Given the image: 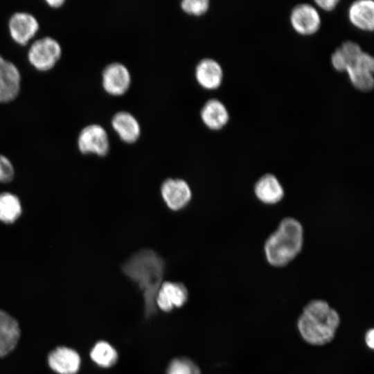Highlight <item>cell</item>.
Here are the masks:
<instances>
[{"mask_svg": "<svg viewBox=\"0 0 374 374\" xmlns=\"http://www.w3.org/2000/svg\"><path fill=\"white\" fill-rule=\"evenodd\" d=\"M165 263L151 249H142L132 255L123 266L125 274L138 284L143 291L148 315L156 309L155 300L161 285Z\"/></svg>", "mask_w": 374, "mask_h": 374, "instance_id": "6da1fadb", "label": "cell"}, {"mask_svg": "<svg viewBox=\"0 0 374 374\" xmlns=\"http://www.w3.org/2000/svg\"><path fill=\"white\" fill-rule=\"evenodd\" d=\"M339 322L337 312L326 301L317 299L305 306L297 326L300 335L307 343L321 346L334 338Z\"/></svg>", "mask_w": 374, "mask_h": 374, "instance_id": "7a4b0ae2", "label": "cell"}, {"mask_svg": "<svg viewBox=\"0 0 374 374\" xmlns=\"http://www.w3.org/2000/svg\"><path fill=\"white\" fill-rule=\"evenodd\" d=\"M303 242V231L301 223L292 217L284 218L265 243L267 262L274 267L285 266L300 253Z\"/></svg>", "mask_w": 374, "mask_h": 374, "instance_id": "3957f363", "label": "cell"}, {"mask_svg": "<svg viewBox=\"0 0 374 374\" xmlns=\"http://www.w3.org/2000/svg\"><path fill=\"white\" fill-rule=\"evenodd\" d=\"M62 55V47L55 38L45 36L34 41L28 51L29 62L37 70L45 71L52 69Z\"/></svg>", "mask_w": 374, "mask_h": 374, "instance_id": "277c9868", "label": "cell"}, {"mask_svg": "<svg viewBox=\"0 0 374 374\" xmlns=\"http://www.w3.org/2000/svg\"><path fill=\"white\" fill-rule=\"evenodd\" d=\"M78 147L82 154H93L100 157L107 154L109 141L105 128L98 124L84 127L78 136Z\"/></svg>", "mask_w": 374, "mask_h": 374, "instance_id": "5b68a950", "label": "cell"}, {"mask_svg": "<svg viewBox=\"0 0 374 374\" xmlns=\"http://www.w3.org/2000/svg\"><path fill=\"white\" fill-rule=\"evenodd\" d=\"M290 21L294 30L303 36L315 34L321 26V18L317 8L308 3L297 4L292 9Z\"/></svg>", "mask_w": 374, "mask_h": 374, "instance_id": "8992f818", "label": "cell"}, {"mask_svg": "<svg viewBox=\"0 0 374 374\" xmlns=\"http://www.w3.org/2000/svg\"><path fill=\"white\" fill-rule=\"evenodd\" d=\"M130 84V73L124 64L117 62H112L103 69L102 84L109 94L123 95L129 89Z\"/></svg>", "mask_w": 374, "mask_h": 374, "instance_id": "52a82bcc", "label": "cell"}, {"mask_svg": "<svg viewBox=\"0 0 374 374\" xmlns=\"http://www.w3.org/2000/svg\"><path fill=\"white\" fill-rule=\"evenodd\" d=\"M39 28L37 19L34 15L27 12H16L8 20L10 36L20 45L26 44L35 35Z\"/></svg>", "mask_w": 374, "mask_h": 374, "instance_id": "ba28073f", "label": "cell"}, {"mask_svg": "<svg viewBox=\"0 0 374 374\" xmlns=\"http://www.w3.org/2000/svg\"><path fill=\"white\" fill-rule=\"evenodd\" d=\"M21 74L12 62L0 55V103L13 100L19 94Z\"/></svg>", "mask_w": 374, "mask_h": 374, "instance_id": "9c48e42d", "label": "cell"}, {"mask_svg": "<svg viewBox=\"0 0 374 374\" xmlns=\"http://www.w3.org/2000/svg\"><path fill=\"white\" fill-rule=\"evenodd\" d=\"M187 299L188 292L182 283L166 281L157 292L155 304L162 311L169 312L184 305Z\"/></svg>", "mask_w": 374, "mask_h": 374, "instance_id": "30bf717a", "label": "cell"}, {"mask_svg": "<svg viewBox=\"0 0 374 374\" xmlns=\"http://www.w3.org/2000/svg\"><path fill=\"white\" fill-rule=\"evenodd\" d=\"M162 197L166 205L173 211L185 207L191 199V190L188 184L179 179H168L161 188Z\"/></svg>", "mask_w": 374, "mask_h": 374, "instance_id": "8fae6325", "label": "cell"}, {"mask_svg": "<svg viewBox=\"0 0 374 374\" xmlns=\"http://www.w3.org/2000/svg\"><path fill=\"white\" fill-rule=\"evenodd\" d=\"M78 353L69 348L57 347L48 357L49 366L59 374H75L80 366Z\"/></svg>", "mask_w": 374, "mask_h": 374, "instance_id": "7c38bea8", "label": "cell"}, {"mask_svg": "<svg viewBox=\"0 0 374 374\" xmlns=\"http://www.w3.org/2000/svg\"><path fill=\"white\" fill-rule=\"evenodd\" d=\"M195 75L199 84L208 90L219 88L224 76L221 65L212 58L201 60L195 67Z\"/></svg>", "mask_w": 374, "mask_h": 374, "instance_id": "4fadbf2b", "label": "cell"}, {"mask_svg": "<svg viewBox=\"0 0 374 374\" xmlns=\"http://www.w3.org/2000/svg\"><path fill=\"white\" fill-rule=\"evenodd\" d=\"M350 24L356 28L372 32L374 29V2L371 0H359L353 2L348 10Z\"/></svg>", "mask_w": 374, "mask_h": 374, "instance_id": "5bb4252c", "label": "cell"}, {"mask_svg": "<svg viewBox=\"0 0 374 374\" xmlns=\"http://www.w3.org/2000/svg\"><path fill=\"white\" fill-rule=\"evenodd\" d=\"M200 116L204 124L211 130H220L229 121V113L226 107L220 100L211 98L203 105Z\"/></svg>", "mask_w": 374, "mask_h": 374, "instance_id": "9a60e30c", "label": "cell"}, {"mask_svg": "<svg viewBox=\"0 0 374 374\" xmlns=\"http://www.w3.org/2000/svg\"><path fill=\"white\" fill-rule=\"evenodd\" d=\"M111 123L120 139L127 143L136 142L140 136V125L136 118L128 112L121 111L116 113Z\"/></svg>", "mask_w": 374, "mask_h": 374, "instance_id": "2e32d148", "label": "cell"}, {"mask_svg": "<svg viewBox=\"0 0 374 374\" xmlns=\"http://www.w3.org/2000/svg\"><path fill=\"white\" fill-rule=\"evenodd\" d=\"M20 336L17 321L7 312L0 310V357L10 353Z\"/></svg>", "mask_w": 374, "mask_h": 374, "instance_id": "e0dca14e", "label": "cell"}, {"mask_svg": "<svg viewBox=\"0 0 374 374\" xmlns=\"http://www.w3.org/2000/svg\"><path fill=\"white\" fill-rule=\"evenodd\" d=\"M257 198L265 204L279 202L284 196V190L278 179L271 174L262 176L254 186Z\"/></svg>", "mask_w": 374, "mask_h": 374, "instance_id": "ac0fdd59", "label": "cell"}, {"mask_svg": "<svg viewBox=\"0 0 374 374\" xmlns=\"http://www.w3.org/2000/svg\"><path fill=\"white\" fill-rule=\"evenodd\" d=\"M22 212L19 198L10 193L0 194V221L6 224L14 223Z\"/></svg>", "mask_w": 374, "mask_h": 374, "instance_id": "d6986e66", "label": "cell"}, {"mask_svg": "<svg viewBox=\"0 0 374 374\" xmlns=\"http://www.w3.org/2000/svg\"><path fill=\"white\" fill-rule=\"evenodd\" d=\"M90 356L99 366L108 368L112 366L118 360L116 350L108 342L100 341L92 348Z\"/></svg>", "mask_w": 374, "mask_h": 374, "instance_id": "ffe728a7", "label": "cell"}, {"mask_svg": "<svg viewBox=\"0 0 374 374\" xmlns=\"http://www.w3.org/2000/svg\"><path fill=\"white\" fill-rule=\"evenodd\" d=\"M346 72L351 84L362 92H369L374 87L373 73L355 66H350Z\"/></svg>", "mask_w": 374, "mask_h": 374, "instance_id": "44dd1931", "label": "cell"}, {"mask_svg": "<svg viewBox=\"0 0 374 374\" xmlns=\"http://www.w3.org/2000/svg\"><path fill=\"white\" fill-rule=\"evenodd\" d=\"M167 374H201V372L191 360L181 357L175 359L170 363Z\"/></svg>", "mask_w": 374, "mask_h": 374, "instance_id": "7402d4cb", "label": "cell"}, {"mask_svg": "<svg viewBox=\"0 0 374 374\" xmlns=\"http://www.w3.org/2000/svg\"><path fill=\"white\" fill-rule=\"evenodd\" d=\"M338 48L344 56L348 67L354 64L358 56L363 51L359 44L351 40L344 41Z\"/></svg>", "mask_w": 374, "mask_h": 374, "instance_id": "603a6c76", "label": "cell"}, {"mask_svg": "<svg viewBox=\"0 0 374 374\" xmlns=\"http://www.w3.org/2000/svg\"><path fill=\"white\" fill-rule=\"evenodd\" d=\"M181 9L188 14L201 15L205 13L209 8L208 0H184L181 2Z\"/></svg>", "mask_w": 374, "mask_h": 374, "instance_id": "cb8c5ba5", "label": "cell"}, {"mask_svg": "<svg viewBox=\"0 0 374 374\" xmlns=\"http://www.w3.org/2000/svg\"><path fill=\"white\" fill-rule=\"evenodd\" d=\"M15 177V169L11 161L4 155L0 154V182L9 183Z\"/></svg>", "mask_w": 374, "mask_h": 374, "instance_id": "d4e9b609", "label": "cell"}, {"mask_svg": "<svg viewBox=\"0 0 374 374\" xmlns=\"http://www.w3.org/2000/svg\"><path fill=\"white\" fill-rule=\"evenodd\" d=\"M352 65L374 73V59L366 52L362 51Z\"/></svg>", "mask_w": 374, "mask_h": 374, "instance_id": "484cf974", "label": "cell"}, {"mask_svg": "<svg viewBox=\"0 0 374 374\" xmlns=\"http://www.w3.org/2000/svg\"><path fill=\"white\" fill-rule=\"evenodd\" d=\"M330 62L335 70L338 72H346L348 65L339 48L332 53Z\"/></svg>", "mask_w": 374, "mask_h": 374, "instance_id": "4316f807", "label": "cell"}, {"mask_svg": "<svg viewBox=\"0 0 374 374\" xmlns=\"http://www.w3.org/2000/svg\"><path fill=\"white\" fill-rule=\"evenodd\" d=\"M314 2L315 5L318 8H319L321 10L326 12H332L337 8L340 1L339 0H316Z\"/></svg>", "mask_w": 374, "mask_h": 374, "instance_id": "83f0119b", "label": "cell"}, {"mask_svg": "<svg viewBox=\"0 0 374 374\" xmlns=\"http://www.w3.org/2000/svg\"><path fill=\"white\" fill-rule=\"evenodd\" d=\"M365 341L367 346L373 349L374 348V330L370 329L366 334Z\"/></svg>", "mask_w": 374, "mask_h": 374, "instance_id": "f1b7e54d", "label": "cell"}, {"mask_svg": "<svg viewBox=\"0 0 374 374\" xmlns=\"http://www.w3.org/2000/svg\"><path fill=\"white\" fill-rule=\"evenodd\" d=\"M46 2L48 6L53 8H58L64 4L65 1L63 0H46Z\"/></svg>", "mask_w": 374, "mask_h": 374, "instance_id": "f546056e", "label": "cell"}]
</instances>
